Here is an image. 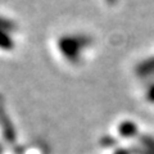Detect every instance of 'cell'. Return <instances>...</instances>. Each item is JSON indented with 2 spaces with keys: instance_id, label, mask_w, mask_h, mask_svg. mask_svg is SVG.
<instances>
[{
  "instance_id": "obj_1",
  "label": "cell",
  "mask_w": 154,
  "mask_h": 154,
  "mask_svg": "<svg viewBox=\"0 0 154 154\" xmlns=\"http://www.w3.org/2000/svg\"><path fill=\"white\" fill-rule=\"evenodd\" d=\"M91 37L88 35H66L59 37L58 48L71 63H77L81 58V50L91 44Z\"/></svg>"
},
{
  "instance_id": "obj_2",
  "label": "cell",
  "mask_w": 154,
  "mask_h": 154,
  "mask_svg": "<svg viewBox=\"0 0 154 154\" xmlns=\"http://www.w3.org/2000/svg\"><path fill=\"white\" fill-rule=\"evenodd\" d=\"M135 72L141 79L154 76V57H149L146 59H144L143 62H140L136 66V68H135Z\"/></svg>"
},
{
  "instance_id": "obj_3",
  "label": "cell",
  "mask_w": 154,
  "mask_h": 154,
  "mask_svg": "<svg viewBox=\"0 0 154 154\" xmlns=\"http://www.w3.org/2000/svg\"><path fill=\"white\" fill-rule=\"evenodd\" d=\"M0 46L4 48V49H9V48L13 46L11 37H9L3 30H0Z\"/></svg>"
},
{
  "instance_id": "obj_4",
  "label": "cell",
  "mask_w": 154,
  "mask_h": 154,
  "mask_svg": "<svg viewBox=\"0 0 154 154\" xmlns=\"http://www.w3.org/2000/svg\"><path fill=\"white\" fill-rule=\"evenodd\" d=\"M135 131H136V127H135V125L131 122H125L121 126V132L125 136H130V135H132Z\"/></svg>"
},
{
  "instance_id": "obj_5",
  "label": "cell",
  "mask_w": 154,
  "mask_h": 154,
  "mask_svg": "<svg viewBox=\"0 0 154 154\" xmlns=\"http://www.w3.org/2000/svg\"><path fill=\"white\" fill-rule=\"evenodd\" d=\"M16 26L13 25L11 21H7V19H0V30L3 31H7V30H14Z\"/></svg>"
},
{
  "instance_id": "obj_6",
  "label": "cell",
  "mask_w": 154,
  "mask_h": 154,
  "mask_svg": "<svg viewBox=\"0 0 154 154\" xmlns=\"http://www.w3.org/2000/svg\"><path fill=\"white\" fill-rule=\"evenodd\" d=\"M146 98H148V100H150L152 103H154V84H152L149 86L148 93H146Z\"/></svg>"
},
{
  "instance_id": "obj_7",
  "label": "cell",
  "mask_w": 154,
  "mask_h": 154,
  "mask_svg": "<svg viewBox=\"0 0 154 154\" xmlns=\"http://www.w3.org/2000/svg\"><path fill=\"white\" fill-rule=\"evenodd\" d=\"M107 2H108V3H110V4H113V3L116 2V0H107Z\"/></svg>"
}]
</instances>
